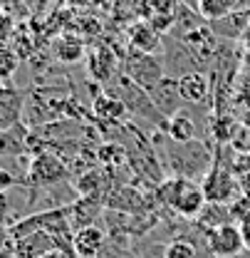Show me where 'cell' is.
<instances>
[{
  "mask_svg": "<svg viewBox=\"0 0 250 258\" xmlns=\"http://www.w3.org/2000/svg\"><path fill=\"white\" fill-rule=\"evenodd\" d=\"M156 199L161 204H166L176 216L188 219V221H193L208 201L203 189H201V184H196L193 179H186V176L163 179L156 189Z\"/></svg>",
  "mask_w": 250,
  "mask_h": 258,
  "instance_id": "obj_1",
  "label": "cell"
},
{
  "mask_svg": "<svg viewBox=\"0 0 250 258\" xmlns=\"http://www.w3.org/2000/svg\"><path fill=\"white\" fill-rule=\"evenodd\" d=\"M69 179V166L62 161V157H57L55 152H37L32 154V159L28 161L25 169V179L23 184L28 189L42 191V189H55Z\"/></svg>",
  "mask_w": 250,
  "mask_h": 258,
  "instance_id": "obj_2",
  "label": "cell"
},
{
  "mask_svg": "<svg viewBox=\"0 0 250 258\" xmlns=\"http://www.w3.org/2000/svg\"><path fill=\"white\" fill-rule=\"evenodd\" d=\"M201 189H203V194H206L208 201H216V204H230V201L238 199L240 184H238V176H235L230 169L220 166L218 161H216V164L206 171V176L201 179Z\"/></svg>",
  "mask_w": 250,
  "mask_h": 258,
  "instance_id": "obj_3",
  "label": "cell"
},
{
  "mask_svg": "<svg viewBox=\"0 0 250 258\" xmlns=\"http://www.w3.org/2000/svg\"><path fill=\"white\" fill-rule=\"evenodd\" d=\"M117 97L124 102L126 112H131V114L156 117V119H163V122H166V117H163V114L156 109L154 99L146 95V90H144L141 85H136L131 77H122V80L117 82Z\"/></svg>",
  "mask_w": 250,
  "mask_h": 258,
  "instance_id": "obj_4",
  "label": "cell"
},
{
  "mask_svg": "<svg viewBox=\"0 0 250 258\" xmlns=\"http://www.w3.org/2000/svg\"><path fill=\"white\" fill-rule=\"evenodd\" d=\"M245 248L238 224H225L208 233V251L216 258H238Z\"/></svg>",
  "mask_w": 250,
  "mask_h": 258,
  "instance_id": "obj_5",
  "label": "cell"
},
{
  "mask_svg": "<svg viewBox=\"0 0 250 258\" xmlns=\"http://www.w3.org/2000/svg\"><path fill=\"white\" fill-rule=\"evenodd\" d=\"M129 77L136 82V85H141L144 90H154L158 82L163 80V67L158 62L156 57H151V55H146V52H141V55H136L131 62H129Z\"/></svg>",
  "mask_w": 250,
  "mask_h": 258,
  "instance_id": "obj_6",
  "label": "cell"
},
{
  "mask_svg": "<svg viewBox=\"0 0 250 258\" xmlns=\"http://www.w3.org/2000/svg\"><path fill=\"white\" fill-rule=\"evenodd\" d=\"M55 248H60L57 238L47 231H35V233H28V236L13 241V253L18 258H42Z\"/></svg>",
  "mask_w": 250,
  "mask_h": 258,
  "instance_id": "obj_7",
  "label": "cell"
},
{
  "mask_svg": "<svg viewBox=\"0 0 250 258\" xmlns=\"http://www.w3.org/2000/svg\"><path fill=\"white\" fill-rule=\"evenodd\" d=\"M72 246H74L77 258H99V253L107 246V236L99 226H85V228L74 231Z\"/></svg>",
  "mask_w": 250,
  "mask_h": 258,
  "instance_id": "obj_8",
  "label": "cell"
},
{
  "mask_svg": "<svg viewBox=\"0 0 250 258\" xmlns=\"http://www.w3.org/2000/svg\"><path fill=\"white\" fill-rule=\"evenodd\" d=\"M99 214H102V201L92 199V196H79L67 206V219H69L72 231H79L85 226H94Z\"/></svg>",
  "mask_w": 250,
  "mask_h": 258,
  "instance_id": "obj_9",
  "label": "cell"
},
{
  "mask_svg": "<svg viewBox=\"0 0 250 258\" xmlns=\"http://www.w3.org/2000/svg\"><path fill=\"white\" fill-rule=\"evenodd\" d=\"M176 87H179V95L184 102H191V104H201L208 99V77L201 75V72H186L176 80Z\"/></svg>",
  "mask_w": 250,
  "mask_h": 258,
  "instance_id": "obj_10",
  "label": "cell"
},
{
  "mask_svg": "<svg viewBox=\"0 0 250 258\" xmlns=\"http://www.w3.org/2000/svg\"><path fill=\"white\" fill-rule=\"evenodd\" d=\"M193 221H196V226H198L203 233H211V231H216L220 226L233 224L228 204H216V201H206V206L201 209V214H198Z\"/></svg>",
  "mask_w": 250,
  "mask_h": 258,
  "instance_id": "obj_11",
  "label": "cell"
},
{
  "mask_svg": "<svg viewBox=\"0 0 250 258\" xmlns=\"http://www.w3.org/2000/svg\"><path fill=\"white\" fill-rule=\"evenodd\" d=\"M20 114H23V97H20V92L3 87L0 90V132L20 124Z\"/></svg>",
  "mask_w": 250,
  "mask_h": 258,
  "instance_id": "obj_12",
  "label": "cell"
},
{
  "mask_svg": "<svg viewBox=\"0 0 250 258\" xmlns=\"http://www.w3.org/2000/svg\"><path fill=\"white\" fill-rule=\"evenodd\" d=\"M163 132L169 134V139L181 142V144L196 139V124H193V119H191V114H188L186 109H179L176 114H171L163 122Z\"/></svg>",
  "mask_w": 250,
  "mask_h": 258,
  "instance_id": "obj_13",
  "label": "cell"
},
{
  "mask_svg": "<svg viewBox=\"0 0 250 258\" xmlns=\"http://www.w3.org/2000/svg\"><path fill=\"white\" fill-rule=\"evenodd\" d=\"M92 112H94L97 119H104V122L117 124V122L124 119L126 107L117 95H97L92 102Z\"/></svg>",
  "mask_w": 250,
  "mask_h": 258,
  "instance_id": "obj_14",
  "label": "cell"
},
{
  "mask_svg": "<svg viewBox=\"0 0 250 258\" xmlns=\"http://www.w3.org/2000/svg\"><path fill=\"white\" fill-rule=\"evenodd\" d=\"M114 67H117V60L109 50L104 47H97L90 52V60H87V70L97 82H109L112 75H114Z\"/></svg>",
  "mask_w": 250,
  "mask_h": 258,
  "instance_id": "obj_15",
  "label": "cell"
},
{
  "mask_svg": "<svg viewBox=\"0 0 250 258\" xmlns=\"http://www.w3.org/2000/svg\"><path fill=\"white\" fill-rule=\"evenodd\" d=\"M28 132L25 127L15 124L10 129H3L0 132V154H10V157H18L28 149Z\"/></svg>",
  "mask_w": 250,
  "mask_h": 258,
  "instance_id": "obj_16",
  "label": "cell"
},
{
  "mask_svg": "<svg viewBox=\"0 0 250 258\" xmlns=\"http://www.w3.org/2000/svg\"><path fill=\"white\" fill-rule=\"evenodd\" d=\"M238 5H240V0H196L198 13H201L208 23L223 20V18H225V15H230Z\"/></svg>",
  "mask_w": 250,
  "mask_h": 258,
  "instance_id": "obj_17",
  "label": "cell"
},
{
  "mask_svg": "<svg viewBox=\"0 0 250 258\" xmlns=\"http://www.w3.org/2000/svg\"><path fill=\"white\" fill-rule=\"evenodd\" d=\"M129 37H131V45L139 52H146V55L156 52L158 45H161L158 42V32L154 30V25H136V28H131Z\"/></svg>",
  "mask_w": 250,
  "mask_h": 258,
  "instance_id": "obj_18",
  "label": "cell"
},
{
  "mask_svg": "<svg viewBox=\"0 0 250 258\" xmlns=\"http://www.w3.org/2000/svg\"><path fill=\"white\" fill-rule=\"evenodd\" d=\"M97 159H99V164H104L107 169H119V166L126 164L129 154H126V147L117 144V142H107V144H102L97 149Z\"/></svg>",
  "mask_w": 250,
  "mask_h": 258,
  "instance_id": "obj_19",
  "label": "cell"
},
{
  "mask_svg": "<svg viewBox=\"0 0 250 258\" xmlns=\"http://www.w3.org/2000/svg\"><path fill=\"white\" fill-rule=\"evenodd\" d=\"M55 52H57V57H60L62 62H79L85 47H82V42H79L77 37H64V40L57 42Z\"/></svg>",
  "mask_w": 250,
  "mask_h": 258,
  "instance_id": "obj_20",
  "label": "cell"
},
{
  "mask_svg": "<svg viewBox=\"0 0 250 258\" xmlns=\"http://www.w3.org/2000/svg\"><path fill=\"white\" fill-rule=\"evenodd\" d=\"M163 258H198V253H196L193 243L179 238V241H171V243L163 248Z\"/></svg>",
  "mask_w": 250,
  "mask_h": 258,
  "instance_id": "obj_21",
  "label": "cell"
},
{
  "mask_svg": "<svg viewBox=\"0 0 250 258\" xmlns=\"http://www.w3.org/2000/svg\"><path fill=\"white\" fill-rule=\"evenodd\" d=\"M18 70V55L8 47V45H3L0 42V80H8V77H13V72Z\"/></svg>",
  "mask_w": 250,
  "mask_h": 258,
  "instance_id": "obj_22",
  "label": "cell"
},
{
  "mask_svg": "<svg viewBox=\"0 0 250 258\" xmlns=\"http://www.w3.org/2000/svg\"><path fill=\"white\" fill-rule=\"evenodd\" d=\"M13 219H10V199H8V191H0V226H10Z\"/></svg>",
  "mask_w": 250,
  "mask_h": 258,
  "instance_id": "obj_23",
  "label": "cell"
},
{
  "mask_svg": "<svg viewBox=\"0 0 250 258\" xmlns=\"http://www.w3.org/2000/svg\"><path fill=\"white\" fill-rule=\"evenodd\" d=\"M20 184H23V181H18V179H15V176H13L8 169H3V166H0V191H8V189L20 186Z\"/></svg>",
  "mask_w": 250,
  "mask_h": 258,
  "instance_id": "obj_24",
  "label": "cell"
},
{
  "mask_svg": "<svg viewBox=\"0 0 250 258\" xmlns=\"http://www.w3.org/2000/svg\"><path fill=\"white\" fill-rule=\"evenodd\" d=\"M240 233H243V241H245V248H250V214L240 221Z\"/></svg>",
  "mask_w": 250,
  "mask_h": 258,
  "instance_id": "obj_25",
  "label": "cell"
},
{
  "mask_svg": "<svg viewBox=\"0 0 250 258\" xmlns=\"http://www.w3.org/2000/svg\"><path fill=\"white\" fill-rule=\"evenodd\" d=\"M245 137H250V129H238V134H235V139H245ZM235 147L243 152V149H248L250 152V142H235Z\"/></svg>",
  "mask_w": 250,
  "mask_h": 258,
  "instance_id": "obj_26",
  "label": "cell"
},
{
  "mask_svg": "<svg viewBox=\"0 0 250 258\" xmlns=\"http://www.w3.org/2000/svg\"><path fill=\"white\" fill-rule=\"evenodd\" d=\"M238 184H240V194L250 196V171H248V174H243V176L238 179Z\"/></svg>",
  "mask_w": 250,
  "mask_h": 258,
  "instance_id": "obj_27",
  "label": "cell"
},
{
  "mask_svg": "<svg viewBox=\"0 0 250 258\" xmlns=\"http://www.w3.org/2000/svg\"><path fill=\"white\" fill-rule=\"evenodd\" d=\"M42 258H69L64 251H60V248H55V251H50L47 256H42Z\"/></svg>",
  "mask_w": 250,
  "mask_h": 258,
  "instance_id": "obj_28",
  "label": "cell"
},
{
  "mask_svg": "<svg viewBox=\"0 0 250 258\" xmlns=\"http://www.w3.org/2000/svg\"><path fill=\"white\" fill-rule=\"evenodd\" d=\"M0 258H18L13 253V248H0Z\"/></svg>",
  "mask_w": 250,
  "mask_h": 258,
  "instance_id": "obj_29",
  "label": "cell"
}]
</instances>
